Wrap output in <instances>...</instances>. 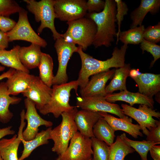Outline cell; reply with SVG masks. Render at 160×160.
Instances as JSON below:
<instances>
[{"label":"cell","instance_id":"cell-17","mask_svg":"<svg viewBox=\"0 0 160 160\" xmlns=\"http://www.w3.org/2000/svg\"><path fill=\"white\" fill-rule=\"evenodd\" d=\"M20 119L17 135L15 134L10 139L2 138L0 140V155L3 160H18L17 151L21 142V137L26 124L24 116H21Z\"/></svg>","mask_w":160,"mask_h":160},{"label":"cell","instance_id":"cell-37","mask_svg":"<svg viewBox=\"0 0 160 160\" xmlns=\"http://www.w3.org/2000/svg\"><path fill=\"white\" fill-rule=\"evenodd\" d=\"M144 39L155 44L160 41V23L154 25H150L145 28L143 35Z\"/></svg>","mask_w":160,"mask_h":160},{"label":"cell","instance_id":"cell-47","mask_svg":"<svg viewBox=\"0 0 160 160\" xmlns=\"http://www.w3.org/2000/svg\"><path fill=\"white\" fill-rule=\"evenodd\" d=\"M0 160H3L0 155Z\"/></svg>","mask_w":160,"mask_h":160},{"label":"cell","instance_id":"cell-2","mask_svg":"<svg viewBox=\"0 0 160 160\" xmlns=\"http://www.w3.org/2000/svg\"><path fill=\"white\" fill-rule=\"evenodd\" d=\"M103 9L96 13H87L85 17L93 20L97 28L92 44L95 48L102 46L109 47L116 36V4L113 0H105Z\"/></svg>","mask_w":160,"mask_h":160},{"label":"cell","instance_id":"cell-20","mask_svg":"<svg viewBox=\"0 0 160 160\" xmlns=\"http://www.w3.org/2000/svg\"><path fill=\"white\" fill-rule=\"evenodd\" d=\"M104 98L110 103L121 101L129 103L131 106L135 104H143L153 109L154 102L153 98L147 97L139 92H132L127 90L118 93L107 94Z\"/></svg>","mask_w":160,"mask_h":160},{"label":"cell","instance_id":"cell-44","mask_svg":"<svg viewBox=\"0 0 160 160\" xmlns=\"http://www.w3.org/2000/svg\"><path fill=\"white\" fill-rule=\"evenodd\" d=\"M60 36L66 42L70 44L76 45L72 37L66 32L63 34H61Z\"/></svg>","mask_w":160,"mask_h":160},{"label":"cell","instance_id":"cell-4","mask_svg":"<svg viewBox=\"0 0 160 160\" xmlns=\"http://www.w3.org/2000/svg\"><path fill=\"white\" fill-rule=\"evenodd\" d=\"M77 107L62 113V121L58 126L52 129L50 139L54 142L52 151L58 155L63 154L67 148L69 141L78 130L74 120Z\"/></svg>","mask_w":160,"mask_h":160},{"label":"cell","instance_id":"cell-34","mask_svg":"<svg viewBox=\"0 0 160 160\" xmlns=\"http://www.w3.org/2000/svg\"><path fill=\"white\" fill-rule=\"evenodd\" d=\"M19 4L12 0H0V16L7 17L18 12L21 9Z\"/></svg>","mask_w":160,"mask_h":160},{"label":"cell","instance_id":"cell-30","mask_svg":"<svg viewBox=\"0 0 160 160\" xmlns=\"http://www.w3.org/2000/svg\"><path fill=\"white\" fill-rule=\"evenodd\" d=\"M145 26L142 25L129 30L121 31L118 39L124 44L137 45L140 44L144 39L143 35Z\"/></svg>","mask_w":160,"mask_h":160},{"label":"cell","instance_id":"cell-9","mask_svg":"<svg viewBox=\"0 0 160 160\" xmlns=\"http://www.w3.org/2000/svg\"><path fill=\"white\" fill-rule=\"evenodd\" d=\"M121 110L124 114L130 116L136 121L140 127L143 133L147 136L151 127H157L159 121L153 117L159 119L160 113L148 106L140 104L138 108L126 104L121 105Z\"/></svg>","mask_w":160,"mask_h":160},{"label":"cell","instance_id":"cell-7","mask_svg":"<svg viewBox=\"0 0 160 160\" xmlns=\"http://www.w3.org/2000/svg\"><path fill=\"white\" fill-rule=\"evenodd\" d=\"M18 21L14 27L6 33L9 41L21 40L37 44L45 47L47 41L38 35L31 27L29 22L27 11L22 8L18 12Z\"/></svg>","mask_w":160,"mask_h":160},{"label":"cell","instance_id":"cell-46","mask_svg":"<svg viewBox=\"0 0 160 160\" xmlns=\"http://www.w3.org/2000/svg\"><path fill=\"white\" fill-rule=\"evenodd\" d=\"M5 69L4 67L0 65V71H3Z\"/></svg>","mask_w":160,"mask_h":160},{"label":"cell","instance_id":"cell-31","mask_svg":"<svg viewBox=\"0 0 160 160\" xmlns=\"http://www.w3.org/2000/svg\"><path fill=\"white\" fill-rule=\"evenodd\" d=\"M110 146L108 160H124L128 154L135 151L134 149L126 144L118 135L115 141Z\"/></svg>","mask_w":160,"mask_h":160},{"label":"cell","instance_id":"cell-14","mask_svg":"<svg viewBox=\"0 0 160 160\" xmlns=\"http://www.w3.org/2000/svg\"><path fill=\"white\" fill-rule=\"evenodd\" d=\"M52 93V88L46 85L39 76L33 75L28 87L22 93L35 105L37 109L41 110L49 101Z\"/></svg>","mask_w":160,"mask_h":160},{"label":"cell","instance_id":"cell-18","mask_svg":"<svg viewBox=\"0 0 160 160\" xmlns=\"http://www.w3.org/2000/svg\"><path fill=\"white\" fill-rule=\"evenodd\" d=\"M107 123L115 131L121 130L129 134L135 138L138 136H143V134L140 131L141 129L138 124H132V118L126 116L123 118H117L108 113L99 112Z\"/></svg>","mask_w":160,"mask_h":160},{"label":"cell","instance_id":"cell-8","mask_svg":"<svg viewBox=\"0 0 160 160\" xmlns=\"http://www.w3.org/2000/svg\"><path fill=\"white\" fill-rule=\"evenodd\" d=\"M70 141L65 151L58 155L56 160H89L92 159L93 152L90 138L77 131Z\"/></svg>","mask_w":160,"mask_h":160},{"label":"cell","instance_id":"cell-22","mask_svg":"<svg viewBox=\"0 0 160 160\" xmlns=\"http://www.w3.org/2000/svg\"><path fill=\"white\" fill-rule=\"evenodd\" d=\"M160 7V0H141L139 6L132 11L130 15L132 21L130 28L141 25L147 14L150 12L155 15L159 11Z\"/></svg>","mask_w":160,"mask_h":160},{"label":"cell","instance_id":"cell-48","mask_svg":"<svg viewBox=\"0 0 160 160\" xmlns=\"http://www.w3.org/2000/svg\"><path fill=\"white\" fill-rule=\"evenodd\" d=\"M91 160V159H90V160Z\"/></svg>","mask_w":160,"mask_h":160},{"label":"cell","instance_id":"cell-21","mask_svg":"<svg viewBox=\"0 0 160 160\" xmlns=\"http://www.w3.org/2000/svg\"><path fill=\"white\" fill-rule=\"evenodd\" d=\"M33 75L15 70L6 82L8 94L13 96L25 92L29 85Z\"/></svg>","mask_w":160,"mask_h":160},{"label":"cell","instance_id":"cell-11","mask_svg":"<svg viewBox=\"0 0 160 160\" xmlns=\"http://www.w3.org/2000/svg\"><path fill=\"white\" fill-rule=\"evenodd\" d=\"M86 2L85 0H55L56 18L68 22L85 17L87 13Z\"/></svg>","mask_w":160,"mask_h":160},{"label":"cell","instance_id":"cell-36","mask_svg":"<svg viewBox=\"0 0 160 160\" xmlns=\"http://www.w3.org/2000/svg\"><path fill=\"white\" fill-rule=\"evenodd\" d=\"M114 1L116 5V19L118 28L116 36L117 44L119 41V35L121 31L120 27L121 24L124 20V16L127 14L129 9L126 4L121 0H115Z\"/></svg>","mask_w":160,"mask_h":160},{"label":"cell","instance_id":"cell-40","mask_svg":"<svg viewBox=\"0 0 160 160\" xmlns=\"http://www.w3.org/2000/svg\"><path fill=\"white\" fill-rule=\"evenodd\" d=\"M16 22L9 17L0 16V30L7 33L10 31Z\"/></svg>","mask_w":160,"mask_h":160},{"label":"cell","instance_id":"cell-16","mask_svg":"<svg viewBox=\"0 0 160 160\" xmlns=\"http://www.w3.org/2000/svg\"><path fill=\"white\" fill-rule=\"evenodd\" d=\"M103 118L99 112L82 109L78 111L74 120L77 130L83 135L89 138L95 137L93 127L100 118Z\"/></svg>","mask_w":160,"mask_h":160},{"label":"cell","instance_id":"cell-10","mask_svg":"<svg viewBox=\"0 0 160 160\" xmlns=\"http://www.w3.org/2000/svg\"><path fill=\"white\" fill-rule=\"evenodd\" d=\"M54 47L57 54L58 66L52 85H60L68 82V77L66 72L68 64L73 53L77 52L79 47L66 42L60 37L56 40Z\"/></svg>","mask_w":160,"mask_h":160},{"label":"cell","instance_id":"cell-32","mask_svg":"<svg viewBox=\"0 0 160 160\" xmlns=\"http://www.w3.org/2000/svg\"><path fill=\"white\" fill-rule=\"evenodd\" d=\"M119 137L127 145L132 148L140 155L141 160H148L147 154L151 147L158 144L153 142L143 140L142 141H135L128 138L125 133L121 134Z\"/></svg>","mask_w":160,"mask_h":160},{"label":"cell","instance_id":"cell-5","mask_svg":"<svg viewBox=\"0 0 160 160\" xmlns=\"http://www.w3.org/2000/svg\"><path fill=\"white\" fill-rule=\"evenodd\" d=\"M27 4L28 10L34 15L35 19L41 24L37 30L39 34L41 33L45 28H49L52 33L54 40L61 37L55 28L54 20L56 16L55 11L54 0H41L36 1L35 0H24Z\"/></svg>","mask_w":160,"mask_h":160},{"label":"cell","instance_id":"cell-29","mask_svg":"<svg viewBox=\"0 0 160 160\" xmlns=\"http://www.w3.org/2000/svg\"><path fill=\"white\" fill-rule=\"evenodd\" d=\"M38 67L39 72V77L44 83L51 88L54 76L53 72V60L49 54L42 52Z\"/></svg>","mask_w":160,"mask_h":160},{"label":"cell","instance_id":"cell-35","mask_svg":"<svg viewBox=\"0 0 160 160\" xmlns=\"http://www.w3.org/2000/svg\"><path fill=\"white\" fill-rule=\"evenodd\" d=\"M140 44V48L143 53L144 51H146L150 53L153 57V60L151 61L150 65V67H152L156 61L160 58V46L144 39Z\"/></svg>","mask_w":160,"mask_h":160},{"label":"cell","instance_id":"cell-42","mask_svg":"<svg viewBox=\"0 0 160 160\" xmlns=\"http://www.w3.org/2000/svg\"><path fill=\"white\" fill-rule=\"evenodd\" d=\"M151 157L153 160H160V146H152L149 151Z\"/></svg>","mask_w":160,"mask_h":160},{"label":"cell","instance_id":"cell-28","mask_svg":"<svg viewBox=\"0 0 160 160\" xmlns=\"http://www.w3.org/2000/svg\"><path fill=\"white\" fill-rule=\"evenodd\" d=\"M115 131L103 118H100L94 125L93 132L95 137L109 146L114 143Z\"/></svg>","mask_w":160,"mask_h":160},{"label":"cell","instance_id":"cell-1","mask_svg":"<svg viewBox=\"0 0 160 160\" xmlns=\"http://www.w3.org/2000/svg\"><path fill=\"white\" fill-rule=\"evenodd\" d=\"M128 48V45L126 44L121 46L120 48L115 47L112 57L103 61L96 59L85 53L81 47L79 46L76 52L81 58V66L77 81L80 89L84 88L90 76L108 71L112 68H117L123 66L125 64V56Z\"/></svg>","mask_w":160,"mask_h":160},{"label":"cell","instance_id":"cell-15","mask_svg":"<svg viewBox=\"0 0 160 160\" xmlns=\"http://www.w3.org/2000/svg\"><path fill=\"white\" fill-rule=\"evenodd\" d=\"M115 71L113 69L92 76L84 88L80 89L81 96L105 97L107 95L105 90L106 84L113 76Z\"/></svg>","mask_w":160,"mask_h":160},{"label":"cell","instance_id":"cell-41","mask_svg":"<svg viewBox=\"0 0 160 160\" xmlns=\"http://www.w3.org/2000/svg\"><path fill=\"white\" fill-rule=\"evenodd\" d=\"M9 40L6 33L0 30V51L7 48L9 46Z\"/></svg>","mask_w":160,"mask_h":160},{"label":"cell","instance_id":"cell-12","mask_svg":"<svg viewBox=\"0 0 160 160\" xmlns=\"http://www.w3.org/2000/svg\"><path fill=\"white\" fill-rule=\"evenodd\" d=\"M24 102L26 110L24 119L27 121V125L23 132L22 136L25 140L28 141L34 138L38 132V128L40 126L51 127L53 123L42 118L38 113L35 104L30 100L26 98Z\"/></svg>","mask_w":160,"mask_h":160},{"label":"cell","instance_id":"cell-25","mask_svg":"<svg viewBox=\"0 0 160 160\" xmlns=\"http://www.w3.org/2000/svg\"><path fill=\"white\" fill-rule=\"evenodd\" d=\"M52 129L51 127H48L46 130H42L38 132L33 139L28 141L25 140L22 136L21 140L23 144L24 149L18 160H24L28 157L36 148L40 146L47 144L49 143L48 140L50 139V134Z\"/></svg>","mask_w":160,"mask_h":160},{"label":"cell","instance_id":"cell-38","mask_svg":"<svg viewBox=\"0 0 160 160\" xmlns=\"http://www.w3.org/2000/svg\"><path fill=\"white\" fill-rule=\"evenodd\" d=\"M105 1L103 0H88L86 2V7L88 13H98L104 9Z\"/></svg>","mask_w":160,"mask_h":160},{"label":"cell","instance_id":"cell-39","mask_svg":"<svg viewBox=\"0 0 160 160\" xmlns=\"http://www.w3.org/2000/svg\"><path fill=\"white\" fill-rule=\"evenodd\" d=\"M147 136V140L150 141L158 144L160 143V121L158 122L157 127H151Z\"/></svg>","mask_w":160,"mask_h":160},{"label":"cell","instance_id":"cell-43","mask_svg":"<svg viewBox=\"0 0 160 160\" xmlns=\"http://www.w3.org/2000/svg\"><path fill=\"white\" fill-rule=\"evenodd\" d=\"M15 131L12 129L11 126L0 129V140L4 137L9 135L14 134Z\"/></svg>","mask_w":160,"mask_h":160},{"label":"cell","instance_id":"cell-19","mask_svg":"<svg viewBox=\"0 0 160 160\" xmlns=\"http://www.w3.org/2000/svg\"><path fill=\"white\" fill-rule=\"evenodd\" d=\"M136 83L139 92L151 98L160 91V75L141 73L131 77Z\"/></svg>","mask_w":160,"mask_h":160},{"label":"cell","instance_id":"cell-26","mask_svg":"<svg viewBox=\"0 0 160 160\" xmlns=\"http://www.w3.org/2000/svg\"><path fill=\"white\" fill-rule=\"evenodd\" d=\"M131 70L130 64H126L122 67L116 68L113 78L105 88L107 94H112L115 91L127 90L126 79Z\"/></svg>","mask_w":160,"mask_h":160},{"label":"cell","instance_id":"cell-24","mask_svg":"<svg viewBox=\"0 0 160 160\" xmlns=\"http://www.w3.org/2000/svg\"><path fill=\"white\" fill-rule=\"evenodd\" d=\"M41 47L33 44L28 47H20L18 53L19 59L26 68L29 70L38 67L42 52Z\"/></svg>","mask_w":160,"mask_h":160},{"label":"cell","instance_id":"cell-45","mask_svg":"<svg viewBox=\"0 0 160 160\" xmlns=\"http://www.w3.org/2000/svg\"><path fill=\"white\" fill-rule=\"evenodd\" d=\"M15 70L14 69L10 68L7 71L2 74L0 75V81L4 79L8 78L13 73Z\"/></svg>","mask_w":160,"mask_h":160},{"label":"cell","instance_id":"cell-13","mask_svg":"<svg viewBox=\"0 0 160 160\" xmlns=\"http://www.w3.org/2000/svg\"><path fill=\"white\" fill-rule=\"evenodd\" d=\"M76 100V106L82 109L110 113L119 118H123L126 116L119 105L107 101L104 97L78 96Z\"/></svg>","mask_w":160,"mask_h":160},{"label":"cell","instance_id":"cell-33","mask_svg":"<svg viewBox=\"0 0 160 160\" xmlns=\"http://www.w3.org/2000/svg\"><path fill=\"white\" fill-rule=\"evenodd\" d=\"M93 152L91 160H108L110 152V146L104 142L95 137L90 138Z\"/></svg>","mask_w":160,"mask_h":160},{"label":"cell","instance_id":"cell-23","mask_svg":"<svg viewBox=\"0 0 160 160\" xmlns=\"http://www.w3.org/2000/svg\"><path fill=\"white\" fill-rule=\"evenodd\" d=\"M21 98L11 97L8 93L6 82L0 83V121L7 123L10 121L13 114L9 109L10 105L17 104L21 101Z\"/></svg>","mask_w":160,"mask_h":160},{"label":"cell","instance_id":"cell-3","mask_svg":"<svg viewBox=\"0 0 160 160\" xmlns=\"http://www.w3.org/2000/svg\"><path fill=\"white\" fill-rule=\"evenodd\" d=\"M79 87L77 81H72L60 85H52V93L49 102L40 110L43 115L51 113L56 118L61 116L64 112L72 110L75 106L69 103L71 90L74 89L77 95Z\"/></svg>","mask_w":160,"mask_h":160},{"label":"cell","instance_id":"cell-6","mask_svg":"<svg viewBox=\"0 0 160 160\" xmlns=\"http://www.w3.org/2000/svg\"><path fill=\"white\" fill-rule=\"evenodd\" d=\"M67 23L68 27L66 32L83 51L92 44L97 31L96 25L93 20L85 17Z\"/></svg>","mask_w":160,"mask_h":160},{"label":"cell","instance_id":"cell-27","mask_svg":"<svg viewBox=\"0 0 160 160\" xmlns=\"http://www.w3.org/2000/svg\"><path fill=\"white\" fill-rule=\"evenodd\" d=\"M20 46H14L10 50L4 49L0 51V63L4 66L29 73V70L22 64L19 57Z\"/></svg>","mask_w":160,"mask_h":160}]
</instances>
